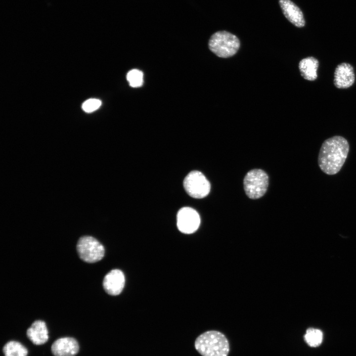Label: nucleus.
<instances>
[{
  "label": "nucleus",
  "mask_w": 356,
  "mask_h": 356,
  "mask_svg": "<svg viewBox=\"0 0 356 356\" xmlns=\"http://www.w3.org/2000/svg\"><path fill=\"white\" fill-rule=\"evenodd\" d=\"M349 148L348 141L343 136L336 135L326 139L318 154L319 168L328 175L337 174L346 161Z\"/></svg>",
  "instance_id": "obj_1"
},
{
  "label": "nucleus",
  "mask_w": 356,
  "mask_h": 356,
  "mask_svg": "<svg viewBox=\"0 0 356 356\" xmlns=\"http://www.w3.org/2000/svg\"><path fill=\"white\" fill-rule=\"evenodd\" d=\"M195 348L202 356H227L229 345L226 337L215 330L205 332L195 340Z\"/></svg>",
  "instance_id": "obj_2"
},
{
  "label": "nucleus",
  "mask_w": 356,
  "mask_h": 356,
  "mask_svg": "<svg viewBox=\"0 0 356 356\" xmlns=\"http://www.w3.org/2000/svg\"><path fill=\"white\" fill-rule=\"evenodd\" d=\"M240 41L234 35L225 31H220L212 35L209 41L210 50L217 56L228 58L236 53Z\"/></svg>",
  "instance_id": "obj_3"
},
{
  "label": "nucleus",
  "mask_w": 356,
  "mask_h": 356,
  "mask_svg": "<svg viewBox=\"0 0 356 356\" xmlns=\"http://www.w3.org/2000/svg\"><path fill=\"white\" fill-rule=\"evenodd\" d=\"M243 185L245 192L249 198L258 199L262 197L267 190L268 178L262 170H252L246 175Z\"/></svg>",
  "instance_id": "obj_4"
},
{
  "label": "nucleus",
  "mask_w": 356,
  "mask_h": 356,
  "mask_svg": "<svg viewBox=\"0 0 356 356\" xmlns=\"http://www.w3.org/2000/svg\"><path fill=\"white\" fill-rule=\"evenodd\" d=\"M77 250L81 259L89 263L101 260L105 253L103 246L95 238L90 236H84L79 239Z\"/></svg>",
  "instance_id": "obj_5"
},
{
  "label": "nucleus",
  "mask_w": 356,
  "mask_h": 356,
  "mask_svg": "<svg viewBox=\"0 0 356 356\" xmlns=\"http://www.w3.org/2000/svg\"><path fill=\"white\" fill-rule=\"evenodd\" d=\"M183 187L187 193L194 198H202L208 195L211 185L205 176L200 172L193 171L184 178Z\"/></svg>",
  "instance_id": "obj_6"
},
{
  "label": "nucleus",
  "mask_w": 356,
  "mask_h": 356,
  "mask_svg": "<svg viewBox=\"0 0 356 356\" xmlns=\"http://www.w3.org/2000/svg\"><path fill=\"white\" fill-rule=\"evenodd\" d=\"M200 223V216L192 208L185 207L178 211L177 224L178 230L186 234L192 233L198 228Z\"/></svg>",
  "instance_id": "obj_7"
},
{
  "label": "nucleus",
  "mask_w": 356,
  "mask_h": 356,
  "mask_svg": "<svg viewBox=\"0 0 356 356\" xmlns=\"http://www.w3.org/2000/svg\"><path fill=\"white\" fill-rule=\"evenodd\" d=\"M125 283V276L123 272L118 269L109 271L104 277L103 286L106 292L112 296L120 294L122 291Z\"/></svg>",
  "instance_id": "obj_8"
},
{
  "label": "nucleus",
  "mask_w": 356,
  "mask_h": 356,
  "mask_svg": "<svg viewBox=\"0 0 356 356\" xmlns=\"http://www.w3.org/2000/svg\"><path fill=\"white\" fill-rule=\"evenodd\" d=\"M354 68L347 63L338 65L335 70L334 84L338 89H347L352 86L355 82Z\"/></svg>",
  "instance_id": "obj_9"
},
{
  "label": "nucleus",
  "mask_w": 356,
  "mask_h": 356,
  "mask_svg": "<svg viewBox=\"0 0 356 356\" xmlns=\"http://www.w3.org/2000/svg\"><path fill=\"white\" fill-rule=\"evenodd\" d=\"M51 350L54 356H74L79 351V346L75 339L64 337L55 340Z\"/></svg>",
  "instance_id": "obj_10"
},
{
  "label": "nucleus",
  "mask_w": 356,
  "mask_h": 356,
  "mask_svg": "<svg viewBox=\"0 0 356 356\" xmlns=\"http://www.w3.org/2000/svg\"><path fill=\"white\" fill-rule=\"evenodd\" d=\"M279 4L285 17L297 27L305 24L303 14L300 8L290 0H279Z\"/></svg>",
  "instance_id": "obj_11"
},
{
  "label": "nucleus",
  "mask_w": 356,
  "mask_h": 356,
  "mask_svg": "<svg viewBox=\"0 0 356 356\" xmlns=\"http://www.w3.org/2000/svg\"><path fill=\"white\" fill-rule=\"evenodd\" d=\"M29 339L35 345H42L48 339V331L45 322L42 320H36L27 330Z\"/></svg>",
  "instance_id": "obj_12"
},
{
  "label": "nucleus",
  "mask_w": 356,
  "mask_h": 356,
  "mask_svg": "<svg viewBox=\"0 0 356 356\" xmlns=\"http://www.w3.org/2000/svg\"><path fill=\"white\" fill-rule=\"evenodd\" d=\"M319 62L315 58L310 56L302 59L299 64L301 76L308 81H314L317 77Z\"/></svg>",
  "instance_id": "obj_13"
},
{
  "label": "nucleus",
  "mask_w": 356,
  "mask_h": 356,
  "mask_svg": "<svg viewBox=\"0 0 356 356\" xmlns=\"http://www.w3.org/2000/svg\"><path fill=\"white\" fill-rule=\"evenodd\" d=\"M4 356H27V349L20 343L10 341L5 344L3 348Z\"/></svg>",
  "instance_id": "obj_14"
},
{
  "label": "nucleus",
  "mask_w": 356,
  "mask_h": 356,
  "mask_svg": "<svg viewBox=\"0 0 356 356\" xmlns=\"http://www.w3.org/2000/svg\"><path fill=\"white\" fill-rule=\"evenodd\" d=\"M306 342L312 347L319 346L323 340V333L318 329L310 328L307 330L304 336Z\"/></svg>",
  "instance_id": "obj_15"
},
{
  "label": "nucleus",
  "mask_w": 356,
  "mask_h": 356,
  "mask_svg": "<svg viewBox=\"0 0 356 356\" xmlns=\"http://www.w3.org/2000/svg\"><path fill=\"white\" fill-rule=\"evenodd\" d=\"M127 79L132 87H140L143 84V73L137 69L131 70L127 73Z\"/></svg>",
  "instance_id": "obj_16"
},
{
  "label": "nucleus",
  "mask_w": 356,
  "mask_h": 356,
  "mask_svg": "<svg viewBox=\"0 0 356 356\" xmlns=\"http://www.w3.org/2000/svg\"><path fill=\"white\" fill-rule=\"evenodd\" d=\"M101 105V101L98 99L90 98L82 104L83 110L87 113H90L98 109Z\"/></svg>",
  "instance_id": "obj_17"
}]
</instances>
